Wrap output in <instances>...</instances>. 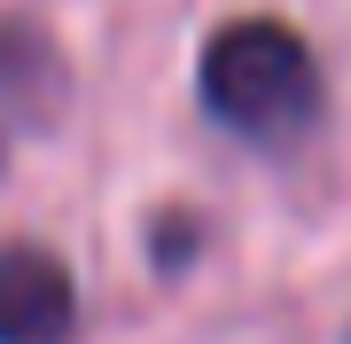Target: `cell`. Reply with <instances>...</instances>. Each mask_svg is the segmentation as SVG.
Returning a JSON list of instances; mask_svg holds the SVG:
<instances>
[{
  "mask_svg": "<svg viewBox=\"0 0 351 344\" xmlns=\"http://www.w3.org/2000/svg\"><path fill=\"white\" fill-rule=\"evenodd\" d=\"M343 344H351V329H343Z\"/></svg>",
  "mask_w": 351,
  "mask_h": 344,
  "instance_id": "cell-4",
  "label": "cell"
},
{
  "mask_svg": "<svg viewBox=\"0 0 351 344\" xmlns=\"http://www.w3.org/2000/svg\"><path fill=\"white\" fill-rule=\"evenodd\" d=\"M39 71L55 78V47L32 24H0V94H16V102L39 110Z\"/></svg>",
  "mask_w": 351,
  "mask_h": 344,
  "instance_id": "cell-3",
  "label": "cell"
},
{
  "mask_svg": "<svg viewBox=\"0 0 351 344\" xmlns=\"http://www.w3.org/2000/svg\"><path fill=\"white\" fill-rule=\"evenodd\" d=\"M195 102L219 133L250 149H297L328 110V78L313 39L281 16H234L195 55Z\"/></svg>",
  "mask_w": 351,
  "mask_h": 344,
  "instance_id": "cell-1",
  "label": "cell"
},
{
  "mask_svg": "<svg viewBox=\"0 0 351 344\" xmlns=\"http://www.w3.org/2000/svg\"><path fill=\"white\" fill-rule=\"evenodd\" d=\"M78 336V274L47 242H0V344H71Z\"/></svg>",
  "mask_w": 351,
  "mask_h": 344,
  "instance_id": "cell-2",
  "label": "cell"
}]
</instances>
